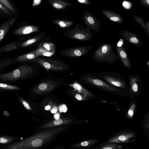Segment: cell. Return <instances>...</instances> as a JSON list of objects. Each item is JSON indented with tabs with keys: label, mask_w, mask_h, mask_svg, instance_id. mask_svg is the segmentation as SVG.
I'll list each match as a JSON object with an SVG mask.
<instances>
[{
	"label": "cell",
	"mask_w": 149,
	"mask_h": 149,
	"mask_svg": "<svg viewBox=\"0 0 149 149\" xmlns=\"http://www.w3.org/2000/svg\"><path fill=\"white\" fill-rule=\"evenodd\" d=\"M21 89V88L17 86L0 82V89L3 91H18Z\"/></svg>",
	"instance_id": "484cf974"
},
{
	"label": "cell",
	"mask_w": 149,
	"mask_h": 149,
	"mask_svg": "<svg viewBox=\"0 0 149 149\" xmlns=\"http://www.w3.org/2000/svg\"><path fill=\"white\" fill-rule=\"evenodd\" d=\"M119 34L127 42L138 47H142L143 44L140 39L133 33L129 30H121Z\"/></svg>",
	"instance_id": "4fadbf2b"
},
{
	"label": "cell",
	"mask_w": 149,
	"mask_h": 149,
	"mask_svg": "<svg viewBox=\"0 0 149 149\" xmlns=\"http://www.w3.org/2000/svg\"><path fill=\"white\" fill-rule=\"evenodd\" d=\"M36 62L47 70L56 72L64 71L68 68L67 64L56 59H45L38 57Z\"/></svg>",
	"instance_id": "ba28073f"
},
{
	"label": "cell",
	"mask_w": 149,
	"mask_h": 149,
	"mask_svg": "<svg viewBox=\"0 0 149 149\" xmlns=\"http://www.w3.org/2000/svg\"><path fill=\"white\" fill-rule=\"evenodd\" d=\"M100 139H91L84 140L76 143L72 146L73 147H88L98 143Z\"/></svg>",
	"instance_id": "603a6c76"
},
{
	"label": "cell",
	"mask_w": 149,
	"mask_h": 149,
	"mask_svg": "<svg viewBox=\"0 0 149 149\" xmlns=\"http://www.w3.org/2000/svg\"><path fill=\"white\" fill-rule=\"evenodd\" d=\"M112 45L103 43L95 51L92 58L95 62L99 63L111 64L117 61L118 57L113 50Z\"/></svg>",
	"instance_id": "277c9868"
},
{
	"label": "cell",
	"mask_w": 149,
	"mask_h": 149,
	"mask_svg": "<svg viewBox=\"0 0 149 149\" xmlns=\"http://www.w3.org/2000/svg\"><path fill=\"white\" fill-rule=\"evenodd\" d=\"M77 1L79 3L85 5H90L91 4V2L88 0H77Z\"/></svg>",
	"instance_id": "ab89813d"
},
{
	"label": "cell",
	"mask_w": 149,
	"mask_h": 149,
	"mask_svg": "<svg viewBox=\"0 0 149 149\" xmlns=\"http://www.w3.org/2000/svg\"><path fill=\"white\" fill-rule=\"evenodd\" d=\"M129 97L134 100L138 97L142 87V81L141 77L138 74H130L128 77L127 82Z\"/></svg>",
	"instance_id": "52a82bcc"
},
{
	"label": "cell",
	"mask_w": 149,
	"mask_h": 149,
	"mask_svg": "<svg viewBox=\"0 0 149 149\" xmlns=\"http://www.w3.org/2000/svg\"><path fill=\"white\" fill-rule=\"evenodd\" d=\"M83 22L91 30L98 32L101 28L100 21L96 16L88 11L83 12Z\"/></svg>",
	"instance_id": "8fae6325"
},
{
	"label": "cell",
	"mask_w": 149,
	"mask_h": 149,
	"mask_svg": "<svg viewBox=\"0 0 149 149\" xmlns=\"http://www.w3.org/2000/svg\"><path fill=\"white\" fill-rule=\"evenodd\" d=\"M65 130L63 126L49 128L13 143L3 149H36L46 144Z\"/></svg>",
	"instance_id": "6da1fadb"
},
{
	"label": "cell",
	"mask_w": 149,
	"mask_h": 149,
	"mask_svg": "<svg viewBox=\"0 0 149 149\" xmlns=\"http://www.w3.org/2000/svg\"><path fill=\"white\" fill-rule=\"evenodd\" d=\"M132 16L138 24L144 30L145 33L148 37H149V22L148 21L145 22L143 19L140 16L132 15Z\"/></svg>",
	"instance_id": "7402d4cb"
},
{
	"label": "cell",
	"mask_w": 149,
	"mask_h": 149,
	"mask_svg": "<svg viewBox=\"0 0 149 149\" xmlns=\"http://www.w3.org/2000/svg\"><path fill=\"white\" fill-rule=\"evenodd\" d=\"M72 119L68 118L63 117L58 119H55L42 125L41 128L42 129L50 128L58 126L67 125L72 123Z\"/></svg>",
	"instance_id": "5bb4252c"
},
{
	"label": "cell",
	"mask_w": 149,
	"mask_h": 149,
	"mask_svg": "<svg viewBox=\"0 0 149 149\" xmlns=\"http://www.w3.org/2000/svg\"><path fill=\"white\" fill-rule=\"evenodd\" d=\"M57 108L54 107L51 109V112L52 113H56L57 111Z\"/></svg>",
	"instance_id": "ee69618b"
},
{
	"label": "cell",
	"mask_w": 149,
	"mask_h": 149,
	"mask_svg": "<svg viewBox=\"0 0 149 149\" xmlns=\"http://www.w3.org/2000/svg\"><path fill=\"white\" fill-rule=\"evenodd\" d=\"M137 102L136 100H134L131 101L129 103L128 109L125 116L130 121H131L133 118L137 107Z\"/></svg>",
	"instance_id": "44dd1931"
},
{
	"label": "cell",
	"mask_w": 149,
	"mask_h": 149,
	"mask_svg": "<svg viewBox=\"0 0 149 149\" xmlns=\"http://www.w3.org/2000/svg\"><path fill=\"white\" fill-rule=\"evenodd\" d=\"M143 126L146 129L148 130L149 128V113H146L143 117L142 121Z\"/></svg>",
	"instance_id": "d590c367"
},
{
	"label": "cell",
	"mask_w": 149,
	"mask_h": 149,
	"mask_svg": "<svg viewBox=\"0 0 149 149\" xmlns=\"http://www.w3.org/2000/svg\"><path fill=\"white\" fill-rule=\"evenodd\" d=\"M50 108L51 106L49 105H47L45 107V109L47 110H50Z\"/></svg>",
	"instance_id": "f6af8a7d"
},
{
	"label": "cell",
	"mask_w": 149,
	"mask_h": 149,
	"mask_svg": "<svg viewBox=\"0 0 149 149\" xmlns=\"http://www.w3.org/2000/svg\"><path fill=\"white\" fill-rule=\"evenodd\" d=\"M39 28L37 26L33 25H27L18 28L14 32L16 35H26L38 32Z\"/></svg>",
	"instance_id": "ac0fdd59"
},
{
	"label": "cell",
	"mask_w": 149,
	"mask_h": 149,
	"mask_svg": "<svg viewBox=\"0 0 149 149\" xmlns=\"http://www.w3.org/2000/svg\"><path fill=\"white\" fill-rule=\"evenodd\" d=\"M38 47H42L49 52H56V51L54 44L51 42H42L39 44Z\"/></svg>",
	"instance_id": "f546056e"
},
{
	"label": "cell",
	"mask_w": 149,
	"mask_h": 149,
	"mask_svg": "<svg viewBox=\"0 0 149 149\" xmlns=\"http://www.w3.org/2000/svg\"><path fill=\"white\" fill-rule=\"evenodd\" d=\"M13 62L10 60L0 61V72L4 71L6 67L13 63Z\"/></svg>",
	"instance_id": "d6a6232c"
},
{
	"label": "cell",
	"mask_w": 149,
	"mask_h": 149,
	"mask_svg": "<svg viewBox=\"0 0 149 149\" xmlns=\"http://www.w3.org/2000/svg\"><path fill=\"white\" fill-rule=\"evenodd\" d=\"M3 92V91H1V90L0 89V92Z\"/></svg>",
	"instance_id": "bcb514c9"
},
{
	"label": "cell",
	"mask_w": 149,
	"mask_h": 149,
	"mask_svg": "<svg viewBox=\"0 0 149 149\" xmlns=\"http://www.w3.org/2000/svg\"><path fill=\"white\" fill-rule=\"evenodd\" d=\"M17 47V43H11L2 47L0 49V51L3 52H9L16 49Z\"/></svg>",
	"instance_id": "4dcf8cb0"
},
{
	"label": "cell",
	"mask_w": 149,
	"mask_h": 149,
	"mask_svg": "<svg viewBox=\"0 0 149 149\" xmlns=\"http://www.w3.org/2000/svg\"><path fill=\"white\" fill-rule=\"evenodd\" d=\"M68 94L71 96L79 101H84L89 100V99L85 97L83 94L76 92L72 90H69L68 91Z\"/></svg>",
	"instance_id": "83f0119b"
},
{
	"label": "cell",
	"mask_w": 149,
	"mask_h": 149,
	"mask_svg": "<svg viewBox=\"0 0 149 149\" xmlns=\"http://www.w3.org/2000/svg\"><path fill=\"white\" fill-rule=\"evenodd\" d=\"M0 10L7 15L10 14V13L8 10L1 4V3H0Z\"/></svg>",
	"instance_id": "60d3db41"
},
{
	"label": "cell",
	"mask_w": 149,
	"mask_h": 149,
	"mask_svg": "<svg viewBox=\"0 0 149 149\" xmlns=\"http://www.w3.org/2000/svg\"><path fill=\"white\" fill-rule=\"evenodd\" d=\"M17 97L19 102H20L25 108L30 111L32 110V108L30 104L26 99L23 97L19 95L17 96Z\"/></svg>",
	"instance_id": "1f68e13d"
},
{
	"label": "cell",
	"mask_w": 149,
	"mask_h": 149,
	"mask_svg": "<svg viewBox=\"0 0 149 149\" xmlns=\"http://www.w3.org/2000/svg\"><path fill=\"white\" fill-rule=\"evenodd\" d=\"M55 52H50L46 51L42 53L40 56H44L47 57H51L55 53Z\"/></svg>",
	"instance_id": "74e56055"
},
{
	"label": "cell",
	"mask_w": 149,
	"mask_h": 149,
	"mask_svg": "<svg viewBox=\"0 0 149 149\" xmlns=\"http://www.w3.org/2000/svg\"><path fill=\"white\" fill-rule=\"evenodd\" d=\"M102 13L106 17L111 21L117 23H123L124 22L123 17L119 14L112 11L104 9Z\"/></svg>",
	"instance_id": "e0dca14e"
},
{
	"label": "cell",
	"mask_w": 149,
	"mask_h": 149,
	"mask_svg": "<svg viewBox=\"0 0 149 149\" xmlns=\"http://www.w3.org/2000/svg\"><path fill=\"white\" fill-rule=\"evenodd\" d=\"M38 58L35 52L32 51L18 56L16 59L18 62H20L27 61L36 62Z\"/></svg>",
	"instance_id": "ffe728a7"
},
{
	"label": "cell",
	"mask_w": 149,
	"mask_h": 149,
	"mask_svg": "<svg viewBox=\"0 0 149 149\" xmlns=\"http://www.w3.org/2000/svg\"><path fill=\"white\" fill-rule=\"evenodd\" d=\"M0 3L3 5L11 11L14 12L15 10L12 5L8 0H0Z\"/></svg>",
	"instance_id": "e575fe53"
},
{
	"label": "cell",
	"mask_w": 149,
	"mask_h": 149,
	"mask_svg": "<svg viewBox=\"0 0 149 149\" xmlns=\"http://www.w3.org/2000/svg\"><path fill=\"white\" fill-rule=\"evenodd\" d=\"M81 79L84 84L103 91L124 98L129 97L127 91L113 86L96 77L93 74H84L81 76Z\"/></svg>",
	"instance_id": "7a4b0ae2"
},
{
	"label": "cell",
	"mask_w": 149,
	"mask_h": 149,
	"mask_svg": "<svg viewBox=\"0 0 149 149\" xmlns=\"http://www.w3.org/2000/svg\"><path fill=\"white\" fill-rule=\"evenodd\" d=\"M47 51L46 49L42 47H38V48L35 52H36L37 56L38 57V56H40L42 53Z\"/></svg>",
	"instance_id": "8d00e7d4"
},
{
	"label": "cell",
	"mask_w": 149,
	"mask_h": 149,
	"mask_svg": "<svg viewBox=\"0 0 149 149\" xmlns=\"http://www.w3.org/2000/svg\"><path fill=\"white\" fill-rule=\"evenodd\" d=\"M139 1L142 5L149 8V0H139Z\"/></svg>",
	"instance_id": "f35d334b"
},
{
	"label": "cell",
	"mask_w": 149,
	"mask_h": 149,
	"mask_svg": "<svg viewBox=\"0 0 149 149\" xmlns=\"http://www.w3.org/2000/svg\"><path fill=\"white\" fill-rule=\"evenodd\" d=\"M93 45L77 46L65 48L60 52L62 56L70 58L79 57L90 52L93 48Z\"/></svg>",
	"instance_id": "30bf717a"
},
{
	"label": "cell",
	"mask_w": 149,
	"mask_h": 149,
	"mask_svg": "<svg viewBox=\"0 0 149 149\" xmlns=\"http://www.w3.org/2000/svg\"><path fill=\"white\" fill-rule=\"evenodd\" d=\"M14 140L13 138L10 136H4L0 137V144H7L9 143Z\"/></svg>",
	"instance_id": "836d02e7"
},
{
	"label": "cell",
	"mask_w": 149,
	"mask_h": 149,
	"mask_svg": "<svg viewBox=\"0 0 149 149\" xmlns=\"http://www.w3.org/2000/svg\"><path fill=\"white\" fill-rule=\"evenodd\" d=\"M10 24L9 22H6L0 27V42L8 31Z\"/></svg>",
	"instance_id": "f1b7e54d"
},
{
	"label": "cell",
	"mask_w": 149,
	"mask_h": 149,
	"mask_svg": "<svg viewBox=\"0 0 149 149\" xmlns=\"http://www.w3.org/2000/svg\"><path fill=\"white\" fill-rule=\"evenodd\" d=\"M34 71L31 65H21L10 72L0 74V81L13 82L25 79L32 76Z\"/></svg>",
	"instance_id": "3957f363"
},
{
	"label": "cell",
	"mask_w": 149,
	"mask_h": 149,
	"mask_svg": "<svg viewBox=\"0 0 149 149\" xmlns=\"http://www.w3.org/2000/svg\"><path fill=\"white\" fill-rule=\"evenodd\" d=\"M137 135L133 131L126 130L118 133L109 138L102 144L107 143H129L138 140L135 139Z\"/></svg>",
	"instance_id": "9c48e42d"
},
{
	"label": "cell",
	"mask_w": 149,
	"mask_h": 149,
	"mask_svg": "<svg viewBox=\"0 0 149 149\" xmlns=\"http://www.w3.org/2000/svg\"><path fill=\"white\" fill-rule=\"evenodd\" d=\"M48 3L53 8L57 10H64L67 7L72 6L70 3L61 0H50Z\"/></svg>",
	"instance_id": "d6986e66"
},
{
	"label": "cell",
	"mask_w": 149,
	"mask_h": 149,
	"mask_svg": "<svg viewBox=\"0 0 149 149\" xmlns=\"http://www.w3.org/2000/svg\"><path fill=\"white\" fill-rule=\"evenodd\" d=\"M95 77L117 88L127 91V82L119 73L113 72H106L92 73Z\"/></svg>",
	"instance_id": "5b68a950"
},
{
	"label": "cell",
	"mask_w": 149,
	"mask_h": 149,
	"mask_svg": "<svg viewBox=\"0 0 149 149\" xmlns=\"http://www.w3.org/2000/svg\"><path fill=\"white\" fill-rule=\"evenodd\" d=\"M122 148V146L114 143H107L102 144L99 147L92 149H117Z\"/></svg>",
	"instance_id": "4316f807"
},
{
	"label": "cell",
	"mask_w": 149,
	"mask_h": 149,
	"mask_svg": "<svg viewBox=\"0 0 149 149\" xmlns=\"http://www.w3.org/2000/svg\"><path fill=\"white\" fill-rule=\"evenodd\" d=\"M41 0H34L33 1L32 6L33 7L39 5L41 3Z\"/></svg>",
	"instance_id": "b9f144b4"
},
{
	"label": "cell",
	"mask_w": 149,
	"mask_h": 149,
	"mask_svg": "<svg viewBox=\"0 0 149 149\" xmlns=\"http://www.w3.org/2000/svg\"><path fill=\"white\" fill-rule=\"evenodd\" d=\"M42 37L41 35L36 36L20 44V46L22 47H26L30 46L37 42Z\"/></svg>",
	"instance_id": "d4e9b609"
},
{
	"label": "cell",
	"mask_w": 149,
	"mask_h": 149,
	"mask_svg": "<svg viewBox=\"0 0 149 149\" xmlns=\"http://www.w3.org/2000/svg\"><path fill=\"white\" fill-rule=\"evenodd\" d=\"M60 114L59 113H56L54 114V117L55 119H58L60 118Z\"/></svg>",
	"instance_id": "7bdbcfd3"
},
{
	"label": "cell",
	"mask_w": 149,
	"mask_h": 149,
	"mask_svg": "<svg viewBox=\"0 0 149 149\" xmlns=\"http://www.w3.org/2000/svg\"><path fill=\"white\" fill-rule=\"evenodd\" d=\"M66 83L69 86L74 88L77 91V92L83 94L89 99H93L100 100L93 94L76 81L72 84Z\"/></svg>",
	"instance_id": "2e32d148"
},
{
	"label": "cell",
	"mask_w": 149,
	"mask_h": 149,
	"mask_svg": "<svg viewBox=\"0 0 149 149\" xmlns=\"http://www.w3.org/2000/svg\"><path fill=\"white\" fill-rule=\"evenodd\" d=\"M63 35L70 39L81 41H88L94 36L91 30L87 26L77 24L75 27L65 31Z\"/></svg>",
	"instance_id": "8992f818"
},
{
	"label": "cell",
	"mask_w": 149,
	"mask_h": 149,
	"mask_svg": "<svg viewBox=\"0 0 149 149\" xmlns=\"http://www.w3.org/2000/svg\"><path fill=\"white\" fill-rule=\"evenodd\" d=\"M116 50L118 56L120 59L123 65L127 69H131L132 68L131 64L128 56L124 47L122 46L117 45Z\"/></svg>",
	"instance_id": "9a60e30c"
},
{
	"label": "cell",
	"mask_w": 149,
	"mask_h": 149,
	"mask_svg": "<svg viewBox=\"0 0 149 149\" xmlns=\"http://www.w3.org/2000/svg\"><path fill=\"white\" fill-rule=\"evenodd\" d=\"M58 86V84L54 81H47L40 84L33 89L32 91L36 94L41 95L52 91Z\"/></svg>",
	"instance_id": "7c38bea8"
},
{
	"label": "cell",
	"mask_w": 149,
	"mask_h": 149,
	"mask_svg": "<svg viewBox=\"0 0 149 149\" xmlns=\"http://www.w3.org/2000/svg\"><path fill=\"white\" fill-rule=\"evenodd\" d=\"M52 22L59 27L66 28L71 26L74 23L72 21L60 19H54Z\"/></svg>",
	"instance_id": "cb8c5ba5"
}]
</instances>
